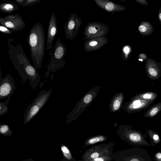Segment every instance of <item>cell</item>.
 Listing matches in <instances>:
<instances>
[{
	"mask_svg": "<svg viewBox=\"0 0 161 161\" xmlns=\"http://www.w3.org/2000/svg\"><path fill=\"white\" fill-rule=\"evenodd\" d=\"M13 38H8L7 49L9 57L15 69L21 78L22 83L28 80L30 85L35 90L40 82L41 76L38 70L30 61L24 52L20 43H14Z\"/></svg>",
	"mask_w": 161,
	"mask_h": 161,
	"instance_id": "1",
	"label": "cell"
},
{
	"mask_svg": "<svg viewBox=\"0 0 161 161\" xmlns=\"http://www.w3.org/2000/svg\"><path fill=\"white\" fill-rule=\"evenodd\" d=\"M27 42L30 48L31 60L38 70L42 68L45 52V36L41 22L34 24L31 28Z\"/></svg>",
	"mask_w": 161,
	"mask_h": 161,
	"instance_id": "2",
	"label": "cell"
},
{
	"mask_svg": "<svg viewBox=\"0 0 161 161\" xmlns=\"http://www.w3.org/2000/svg\"><path fill=\"white\" fill-rule=\"evenodd\" d=\"M66 51L65 46L60 39L58 38L55 43L49 63L47 66V70L45 74L46 79L50 75L51 80L53 79L54 73L64 67L65 63L64 57Z\"/></svg>",
	"mask_w": 161,
	"mask_h": 161,
	"instance_id": "3",
	"label": "cell"
},
{
	"mask_svg": "<svg viewBox=\"0 0 161 161\" xmlns=\"http://www.w3.org/2000/svg\"><path fill=\"white\" fill-rule=\"evenodd\" d=\"M130 125H121L116 130L119 137L129 145L135 146H149L150 143L146 140L147 134H143L141 131L134 130Z\"/></svg>",
	"mask_w": 161,
	"mask_h": 161,
	"instance_id": "4",
	"label": "cell"
},
{
	"mask_svg": "<svg viewBox=\"0 0 161 161\" xmlns=\"http://www.w3.org/2000/svg\"><path fill=\"white\" fill-rule=\"evenodd\" d=\"M52 89L42 90L25 110L24 124L28 123L44 106L50 97Z\"/></svg>",
	"mask_w": 161,
	"mask_h": 161,
	"instance_id": "5",
	"label": "cell"
},
{
	"mask_svg": "<svg viewBox=\"0 0 161 161\" xmlns=\"http://www.w3.org/2000/svg\"><path fill=\"white\" fill-rule=\"evenodd\" d=\"M114 154V160L115 161H152L147 150L135 146L130 149L115 152Z\"/></svg>",
	"mask_w": 161,
	"mask_h": 161,
	"instance_id": "6",
	"label": "cell"
},
{
	"mask_svg": "<svg viewBox=\"0 0 161 161\" xmlns=\"http://www.w3.org/2000/svg\"><path fill=\"white\" fill-rule=\"evenodd\" d=\"M115 145L113 142L107 143H101L92 146L82 155V161H91L92 160L113 153Z\"/></svg>",
	"mask_w": 161,
	"mask_h": 161,
	"instance_id": "7",
	"label": "cell"
},
{
	"mask_svg": "<svg viewBox=\"0 0 161 161\" xmlns=\"http://www.w3.org/2000/svg\"><path fill=\"white\" fill-rule=\"evenodd\" d=\"M84 29V40L106 36L109 31V28L107 25L97 21L89 22Z\"/></svg>",
	"mask_w": 161,
	"mask_h": 161,
	"instance_id": "8",
	"label": "cell"
},
{
	"mask_svg": "<svg viewBox=\"0 0 161 161\" xmlns=\"http://www.w3.org/2000/svg\"><path fill=\"white\" fill-rule=\"evenodd\" d=\"M0 24L9 29L13 32L20 31L26 26L20 13L9 14L0 18Z\"/></svg>",
	"mask_w": 161,
	"mask_h": 161,
	"instance_id": "9",
	"label": "cell"
},
{
	"mask_svg": "<svg viewBox=\"0 0 161 161\" xmlns=\"http://www.w3.org/2000/svg\"><path fill=\"white\" fill-rule=\"evenodd\" d=\"M82 24V20L77 14H70L64 26L65 37L69 39H74Z\"/></svg>",
	"mask_w": 161,
	"mask_h": 161,
	"instance_id": "10",
	"label": "cell"
},
{
	"mask_svg": "<svg viewBox=\"0 0 161 161\" xmlns=\"http://www.w3.org/2000/svg\"><path fill=\"white\" fill-rule=\"evenodd\" d=\"M1 70L0 76V99L12 95L17 88L14 79L9 74L2 78Z\"/></svg>",
	"mask_w": 161,
	"mask_h": 161,
	"instance_id": "11",
	"label": "cell"
},
{
	"mask_svg": "<svg viewBox=\"0 0 161 161\" xmlns=\"http://www.w3.org/2000/svg\"><path fill=\"white\" fill-rule=\"evenodd\" d=\"M153 102L143 100L133 97L124 105L123 109L128 114L139 112L149 107Z\"/></svg>",
	"mask_w": 161,
	"mask_h": 161,
	"instance_id": "12",
	"label": "cell"
},
{
	"mask_svg": "<svg viewBox=\"0 0 161 161\" xmlns=\"http://www.w3.org/2000/svg\"><path fill=\"white\" fill-rule=\"evenodd\" d=\"M145 61L147 76L150 79L155 80L161 77V62L150 58H147Z\"/></svg>",
	"mask_w": 161,
	"mask_h": 161,
	"instance_id": "13",
	"label": "cell"
},
{
	"mask_svg": "<svg viewBox=\"0 0 161 161\" xmlns=\"http://www.w3.org/2000/svg\"><path fill=\"white\" fill-rule=\"evenodd\" d=\"M57 30L56 18L54 14L52 12L48 24L47 39L46 42V50H51L49 56H51L52 53L53 43L55 38Z\"/></svg>",
	"mask_w": 161,
	"mask_h": 161,
	"instance_id": "14",
	"label": "cell"
},
{
	"mask_svg": "<svg viewBox=\"0 0 161 161\" xmlns=\"http://www.w3.org/2000/svg\"><path fill=\"white\" fill-rule=\"evenodd\" d=\"M93 0L99 8L108 12L113 13L124 11L126 9L125 6L109 0Z\"/></svg>",
	"mask_w": 161,
	"mask_h": 161,
	"instance_id": "15",
	"label": "cell"
},
{
	"mask_svg": "<svg viewBox=\"0 0 161 161\" xmlns=\"http://www.w3.org/2000/svg\"><path fill=\"white\" fill-rule=\"evenodd\" d=\"M108 41L106 36L89 39L85 42L84 48L86 52H93L102 47L108 42Z\"/></svg>",
	"mask_w": 161,
	"mask_h": 161,
	"instance_id": "16",
	"label": "cell"
},
{
	"mask_svg": "<svg viewBox=\"0 0 161 161\" xmlns=\"http://www.w3.org/2000/svg\"><path fill=\"white\" fill-rule=\"evenodd\" d=\"M139 33L143 36H147L152 34L154 32V28L149 21H143L140 23L138 27Z\"/></svg>",
	"mask_w": 161,
	"mask_h": 161,
	"instance_id": "17",
	"label": "cell"
},
{
	"mask_svg": "<svg viewBox=\"0 0 161 161\" xmlns=\"http://www.w3.org/2000/svg\"><path fill=\"white\" fill-rule=\"evenodd\" d=\"M124 97L122 92L117 93L114 95L110 105V108L112 112L117 111L120 108Z\"/></svg>",
	"mask_w": 161,
	"mask_h": 161,
	"instance_id": "18",
	"label": "cell"
},
{
	"mask_svg": "<svg viewBox=\"0 0 161 161\" xmlns=\"http://www.w3.org/2000/svg\"><path fill=\"white\" fill-rule=\"evenodd\" d=\"M16 3L8 1L0 4V10L4 13H12L18 10L19 8Z\"/></svg>",
	"mask_w": 161,
	"mask_h": 161,
	"instance_id": "19",
	"label": "cell"
},
{
	"mask_svg": "<svg viewBox=\"0 0 161 161\" xmlns=\"http://www.w3.org/2000/svg\"><path fill=\"white\" fill-rule=\"evenodd\" d=\"M134 97L143 100L154 102L157 98L158 95L155 92H147L136 94Z\"/></svg>",
	"mask_w": 161,
	"mask_h": 161,
	"instance_id": "20",
	"label": "cell"
},
{
	"mask_svg": "<svg viewBox=\"0 0 161 161\" xmlns=\"http://www.w3.org/2000/svg\"><path fill=\"white\" fill-rule=\"evenodd\" d=\"M161 111V102L157 103L152 106L144 114L145 118H152L158 114Z\"/></svg>",
	"mask_w": 161,
	"mask_h": 161,
	"instance_id": "21",
	"label": "cell"
},
{
	"mask_svg": "<svg viewBox=\"0 0 161 161\" xmlns=\"http://www.w3.org/2000/svg\"><path fill=\"white\" fill-rule=\"evenodd\" d=\"M108 139L107 136L103 135H98L92 136L86 139L84 142L83 148L95 143L105 141Z\"/></svg>",
	"mask_w": 161,
	"mask_h": 161,
	"instance_id": "22",
	"label": "cell"
},
{
	"mask_svg": "<svg viewBox=\"0 0 161 161\" xmlns=\"http://www.w3.org/2000/svg\"><path fill=\"white\" fill-rule=\"evenodd\" d=\"M146 133L150 138L151 146L154 147L160 142L161 139L157 132L151 129H147Z\"/></svg>",
	"mask_w": 161,
	"mask_h": 161,
	"instance_id": "23",
	"label": "cell"
},
{
	"mask_svg": "<svg viewBox=\"0 0 161 161\" xmlns=\"http://www.w3.org/2000/svg\"><path fill=\"white\" fill-rule=\"evenodd\" d=\"M61 148L64 156V159L63 160L75 161L69 149L66 146L63 144L61 145Z\"/></svg>",
	"mask_w": 161,
	"mask_h": 161,
	"instance_id": "24",
	"label": "cell"
},
{
	"mask_svg": "<svg viewBox=\"0 0 161 161\" xmlns=\"http://www.w3.org/2000/svg\"><path fill=\"white\" fill-rule=\"evenodd\" d=\"M0 134L3 136H10L12 135L13 132L8 125L0 124Z\"/></svg>",
	"mask_w": 161,
	"mask_h": 161,
	"instance_id": "25",
	"label": "cell"
},
{
	"mask_svg": "<svg viewBox=\"0 0 161 161\" xmlns=\"http://www.w3.org/2000/svg\"><path fill=\"white\" fill-rule=\"evenodd\" d=\"M11 95L8 97L7 100L3 103H0V116H1L8 112V104L9 102Z\"/></svg>",
	"mask_w": 161,
	"mask_h": 161,
	"instance_id": "26",
	"label": "cell"
},
{
	"mask_svg": "<svg viewBox=\"0 0 161 161\" xmlns=\"http://www.w3.org/2000/svg\"><path fill=\"white\" fill-rule=\"evenodd\" d=\"M132 49L131 47L127 45L124 46L122 49V58L123 59L127 60L130 57Z\"/></svg>",
	"mask_w": 161,
	"mask_h": 161,
	"instance_id": "27",
	"label": "cell"
},
{
	"mask_svg": "<svg viewBox=\"0 0 161 161\" xmlns=\"http://www.w3.org/2000/svg\"><path fill=\"white\" fill-rule=\"evenodd\" d=\"M114 153H112L107 155H104L92 160L91 161H107L114 160Z\"/></svg>",
	"mask_w": 161,
	"mask_h": 161,
	"instance_id": "28",
	"label": "cell"
},
{
	"mask_svg": "<svg viewBox=\"0 0 161 161\" xmlns=\"http://www.w3.org/2000/svg\"><path fill=\"white\" fill-rule=\"evenodd\" d=\"M42 0H25L24 2L22 5L23 7H29L37 3Z\"/></svg>",
	"mask_w": 161,
	"mask_h": 161,
	"instance_id": "29",
	"label": "cell"
},
{
	"mask_svg": "<svg viewBox=\"0 0 161 161\" xmlns=\"http://www.w3.org/2000/svg\"><path fill=\"white\" fill-rule=\"evenodd\" d=\"M0 31L3 33L8 34L13 32L9 29L2 25L0 26Z\"/></svg>",
	"mask_w": 161,
	"mask_h": 161,
	"instance_id": "30",
	"label": "cell"
},
{
	"mask_svg": "<svg viewBox=\"0 0 161 161\" xmlns=\"http://www.w3.org/2000/svg\"><path fill=\"white\" fill-rule=\"evenodd\" d=\"M154 159L155 161H161V152L156 153L154 155Z\"/></svg>",
	"mask_w": 161,
	"mask_h": 161,
	"instance_id": "31",
	"label": "cell"
},
{
	"mask_svg": "<svg viewBox=\"0 0 161 161\" xmlns=\"http://www.w3.org/2000/svg\"><path fill=\"white\" fill-rule=\"evenodd\" d=\"M147 58V56L145 53L140 54L138 56V59L139 61L142 62L146 61Z\"/></svg>",
	"mask_w": 161,
	"mask_h": 161,
	"instance_id": "32",
	"label": "cell"
},
{
	"mask_svg": "<svg viewBox=\"0 0 161 161\" xmlns=\"http://www.w3.org/2000/svg\"><path fill=\"white\" fill-rule=\"evenodd\" d=\"M138 3L143 5L147 6L148 5V3L147 0H134Z\"/></svg>",
	"mask_w": 161,
	"mask_h": 161,
	"instance_id": "33",
	"label": "cell"
},
{
	"mask_svg": "<svg viewBox=\"0 0 161 161\" xmlns=\"http://www.w3.org/2000/svg\"><path fill=\"white\" fill-rule=\"evenodd\" d=\"M18 5L21 6L24 2L25 0H15Z\"/></svg>",
	"mask_w": 161,
	"mask_h": 161,
	"instance_id": "34",
	"label": "cell"
},
{
	"mask_svg": "<svg viewBox=\"0 0 161 161\" xmlns=\"http://www.w3.org/2000/svg\"><path fill=\"white\" fill-rule=\"evenodd\" d=\"M158 15L159 21L161 25V7L158 10Z\"/></svg>",
	"mask_w": 161,
	"mask_h": 161,
	"instance_id": "35",
	"label": "cell"
},
{
	"mask_svg": "<svg viewBox=\"0 0 161 161\" xmlns=\"http://www.w3.org/2000/svg\"><path fill=\"white\" fill-rule=\"evenodd\" d=\"M119 1L125 4L128 3V0H118Z\"/></svg>",
	"mask_w": 161,
	"mask_h": 161,
	"instance_id": "36",
	"label": "cell"
}]
</instances>
